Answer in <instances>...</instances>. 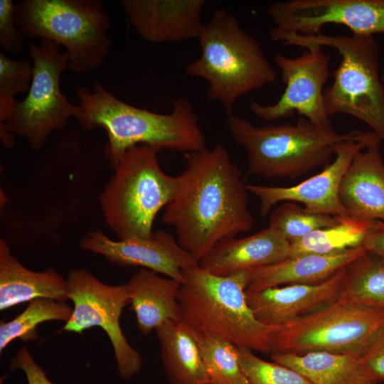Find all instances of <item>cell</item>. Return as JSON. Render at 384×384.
<instances>
[{"mask_svg": "<svg viewBox=\"0 0 384 384\" xmlns=\"http://www.w3.org/2000/svg\"><path fill=\"white\" fill-rule=\"evenodd\" d=\"M75 91L84 111L80 124L107 131L105 154L114 168L127 149L139 144L186 154L206 147L198 116L186 96L174 101L170 113L159 114L125 103L100 83L91 90L78 86Z\"/></svg>", "mask_w": 384, "mask_h": 384, "instance_id": "cell-2", "label": "cell"}, {"mask_svg": "<svg viewBox=\"0 0 384 384\" xmlns=\"http://www.w3.org/2000/svg\"><path fill=\"white\" fill-rule=\"evenodd\" d=\"M28 45L33 61L31 85L25 99L16 102L0 125V134L5 146L14 144L9 134L14 132L38 151L49 134L65 127L71 117L80 123L84 111L80 105L72 104L60 90L61 74L69 65L68 52H60L59 44L46 38H41L39 44Z\"/></svg>", "mask_w": 384, "mask_h": 384, "instance_id": "cell-9", "label": "cell"}, {"mask_svg": "<svg viewBox=\"0 0 384 384\" xmlns=\"http://www.w3.org/2000/svg\"><path fill=\"white\" fill-rule=\"evenodd\" d=\"M303 48L304 53L295 58L275 55L274 60L285 88L274 104L250 102V110L257 117L273 122L297 113L311 123L331 124L324 102V86L332 74L330 55L316 44H307Z\"/></svg>", "mask_w": 384, "mask_h": 384, "instance_id": "cell-12", "label": "cell"}, {"mask_svg": "<svg viewBox=\"0 0 384 384\" xmlns=\"http://www.w3.org/2000/svg\"><path fill=\"white\" fill-rule=\"evenodd\" d=\"M368 253L379 258L384 263V221L373 220L362 242Z\"/></svg>", "mask_w": 384, "mask_h": 384, "instance_id": "cell-35", "label": "cell"}, {"mask_svg": "<svg viewBox=\"0 0 384 384\" xmlns=\"http://www.w3.org/2000/svg\"><path fill=\"white\" fill-rule=\"evenodd\" d=\"M33 73L31 61L14 60L0 53V125L15 107V96L28 92Z\"/></svg>", "mask_w": 384, "mask_h": 384, "instance_id": "cell-30", "label": "cell"}, {"mask_svg": "<svg viewBox=\"0 0 384 384\" xmlns=\"http://www.w3.org/2000/svg\"><path fill=\"white\" fill-rule=\"evenodd\" d=\"M73 307L66 301L39 298L31 301L28 306L18 316L8 321H1L0 351L15 339L23 342L35 341L38 338V326L48 321L67 322Z\"/></svg>", "mask_w": 384, "mask_h": 384, "instance_id": "cell-27", "label": "cell"}, {"mask_svg": "<svg viewBox=\"0 0 384 384\" xmlns=\"http://www.w3.org/2000/svg\"><path fill=\"white\" fill-rule=\"evenodd\" d=\"M380 142L373 132H363L357 138L337 144L334 160L321 172L298 184L288 187L247 184V189L258 198L262 216L267 215L277 203L285 201L302 203L304 210L311 213L348 215L339 196L342 178L358 151Z\"/></svg>", "mask_w": 384, "mask_h": 384, "instance_id": "cell-14", "label": "cell"}, {"mask_svg": "<svg viewBox=\"0 0 384 384\" xmlns=\"http://www.w3.org/2000/svg\"><path fill=\"white\" fill-rule=\"evenodd\" d=\"M366 252L362 247L329 254H307L250 270L247 291H260L280 285L323 282Z\"/></svg>", "mask_w": 384, "mask_h": 384, "instance_id": "cell-20", "label": "cell"}, {"mask_svg": "<svg viewBox=\"0 0 384 384\" xmlns=\"http://www.w3.org/2000/svg\"><path fill=\"white\" fill-rule=\"evenodd\" d=\"M339 196L350 215L384 221V162L380 142L355 155L342 178Z\"/></svg>", "mask_w": 384, "mask_h": 384, "instance_id": "cell-19", "label": "cell"}, {"mask_svg": "<svg viewBox=\"0 0 384 384\" xmlns=\"http://www.w3.org/2000/svg\"><path fill=\"white\" fill-rule=\"evenodd\" d=\"M192 329L209 384H251L241 368L235 345Z\"/></svg>", "mask_w": 384, "mask_h": 384, "instance_id": "cell-28", "label": "cell"}, {"mask_svg": "<svg viewBox=\"0 0 384 384\" xmlns=\"http://www.w3.org/2000/svg\"><path fill=\"white\" fill-rule=\"evenodd\" d=\"M226 127L246 152L248 173L266 178H294L325 167L331 163L337 144L363 132L354 129L341 134L331 124H316L304 117L296 124L257 127L233 114L228 116Z\"/></svg>", "mask_w": 384, "mask_h": 384, "instance_id": "cell-4", "label": "cell"}, {"mask_svg": "<svg viewBox=\"0 0 384 384\" xmlns=\"http://www.w3.org/2000/svg\"><path fill=\"white\" fill-rule=\"evenodd\" d=\"M345 267L319 284H289L255 292L246 290L247 303L256 318L264 324H285L338 299Z\"/></svg>", "mask_w": 384, "mask_h": 384, "instance_id": "cell-17", "label": "cell"}, {"mask_svg": "<svg viewBox=\"0 0 384 384\" xmlns=\"http://www.w3.org/2000/svg\"><path fill=\"white\" fill-rule=\"evenodd\" d=\"M14 18L26 38L63 46L75 73L100 68L112 48L110 18L99 0H23L15 4Z\"/></svg>", "mask_w": 384, "mask_h": 384, "instance_id": "cell-8", "label": "cell"}, {"mask_svg": "<svg viewBox=\"0 0 384 384\" xmlns=\"http://www.w3.org/2000/svg\"><path fill=\"white\" fill-rule=\"evenodd\" d=\"M267 14L275 33L314 36L332 23L353 34H384V0H289L272 4Z\"/></svg>", "mask_w": 384, "mask_h": 384, "instance_id": "cell-13", "label": "cell"}, {"mask_svg": "<svg viewBox=\"0 0 384 384\" xmlns=\"http://www.w3.org/2000/svg\"><path fill=\"white\" fill-rule=\"evenodd\" d=\"M383 319L384 307L338 299L307 315L274 326L270 334V353L359 355Z\"/></svg>", "mask_w": 384, "mask_h": 384, "instance_id": "cell-10", "label": "cell"}, {"mask_svg": "<svg viewBox=\"0 0 384 384\" xmlns=\"http://www.w3.org/2000/svg\"><path fill=\"white\" fill-rule=\"evenodd\" d=\"M9 366L11 370H22L28 384H55L48 378L43 369L35 361L26 347H22L18 351L11 360Z\"/></svg>", "mask_w": 384, "mask_h": 384, "instance_id": "cell-34", "label": "cell"}, {"mask_svg": "<svg viewBox=\"0 0 384 384\" xmlns=\"http://www.w3.org/2000/svg\"><path fill=\"white\" fill-rule=\"evenodd\" d=\"M241 368L251 384H314L299 372L265 361L252 351L238 347Z\"/></svg>", "mask_w": 384, "mask_h": 384, "instance_id": "cell-31", "label": "cell"}, {"mask_svg": "<svg viewBox=\"0 0 384 384\" xmlns=\"http://www.w3.org/2000/svg\"><path fill=\"white\" fill-rule=\"evenodd\" d=\"M81 247L121 266H138L182 283L185 270L198 264L171 234L158 230L148 238L114 240L99 230L90 231Z\"/></svg>", "mask_w": 384, "mask_h": 384, "instance_id": "cell-15", "label": "cell"}, {"mask_svg": "<svg viewBox=\"0 0 384 384\" xmlns=\"http://www.w3.org/2000/svg\"><path fill=\"white\" fill-rule=\"evenodd\" d=\"M185 158L178 189L161 222L174 228L178 244L198 262L220 241L251 230L253 218L240 168L222 144Z\"/></svg>", "mask_w": 384, "mask_h": 384, "instance_id": "cell-1", "label": "cell"}, {"mask_svg": "<svg viewBox=\"0 0 384 384\" xmlns=\"http://www.w3.org/2000/svg\"><path fill=\"white\" fill-rule=\"evenodd\" d=\"M198 39L201 55L185 73L208 82V100L220 103L228 116L241 97L275 81L276 70L259 42L225 10L213 12Z\"/></svg>", "mask_w": 384, "mask_h": 384, "instance_id": "cell-3", "label": "cell"}, {"mask_svg": "<svg viewBox=\"0 0 384 384\" xmlns=\"http://www.w3.org/2000/svg\"><path fill=\"white\" fill-rule=\"evenodd\" d=\"M178 292L181 318L192 329L223 338L237 347L270 353L274 326L260 322L250 307V270L218 276L198 264L185 270Z\"/></svg>", "mask_w": 384, "mask_h": 384, "instance_id": "cell-5", "label": "cell"}, {"mask_svg": "<svg viewBox=\"0 0 384 384\" xmlns=\"http://www.w3.org/2000/svg\"><path fill=\"white\" fill-rule=\"evenodd\" d=\"M271 358L299 372L314 384H380L372 379L358 355L353 353H271Z\"/></svg>", "mask_w": 384, "mask_h": 384, "instance_id": "cell-24", "label": "cell"}, {"mask_svg": "<svg viewBox=\"0 0 384 384\" xmlns=\"http://www.w3.org/2000/svg\"><path fill=\"white\" fill-rule=\"evenodd\" d=\"M373 222L350 215L341 217L337 224L314 230L291 242L288 257L307 254H334L362 246Z\"/></svg>", "mask_w": 384, "mask_h": 384, "instance_id": "cell-25", "label": "cell"}, {"mask_svg": "<svg viewBox=\"0 0 384 384\" xmlns=\"http://www.w3.org/2000/svg\"><path fill=\"white\" fill-rule=\"evenodd\" d=\"M270 38L285 46L304 48L316 44L336 49L341 55L332 73V84L324 90L327 115L346 114L360 119L384 141V87L379 74L378 50L372 35L303 36L270 32Z\"/></svg>", "mask_w": 384, "mask_h": 384, "instance_id": "cell-6", "label": "cell"}, {"mask_svg": "<svg viewBox=\"0 0 384 384\" xmlns=\"http://www.w3.org/2000/svg\"><path fill=\"white\" fill-rule=\"evenodd\" d=\"M66 279L73 310L62 331L80 334L92 327H100L112 343L119 375L128 379L137 374L142 359L129 343L119 322L123 309L130 304L125 284H105L82 267L71 271Z\"/></svg>", "mask_w": 384, "mask_h": 384, "instance_id": "cell-11", "label": "cell"}, {"mask_svg": "<svg viewBox=\"0 0 384 384\" xmlns=\"http://www.w3.org/2000/svg\"><path fill=\"white\" fill-rule=\"evenodd\" d=\"M358 358L374 381L384 382V319L361 349Z\"/></svg>", "mask_w": 384, "mask_h": 384, "instance_id": "cell-32", "label": "cell"}, {"mask_svg": "<svg viewBox=\"0 0 384 384\" xmlns=\"http://www.w3.org/2000/svg\"><path fill=\"white\" fill-rule=\"evenodd\" d=\"M125 285L138 329L144 335L168 320L181 319L179 282L141 268Z\"/></svg>", "mask_w": 384, "mask_h": 384, "instance_id": "cell-22", "label": "cell"}, {"mask_svg": "<svg viewBox=\"0 0 384 384\" xmlns=\"http://www.w3.org/2000/svg\"><path fill=\"white\" fill-rule=\"evenodd\" d=\"M339 299L384 307V263L366 252L345 267Z\"/></svg>", "mask_w": 384, "mask_h": 384, "instance_id": "cell-26", "label": "cell"}, {"mask_svg": "<svg viewBox=\"0 0 384 384\" xmlns=\"http://www.w3.org/2000/svg\"><path fill=\"white\" fill-rule=\"evenodd\" d=\"M131 26L144 41L160 43L198 38L205 0H123Z\"/></svg>", "mask_w": 384, "mask_h": 384, "instance_id": "cell-16", "label": "cell"}, {"mask_svg": "<svg viewBox=\"0 0 384 384\" xmlns=\"http://www.w3.org/2000/svg\"><path fill=\"white\" fill-rule=\"evenodd\" d=\"M157 153L144 144L127 149L99 196L105 220L119 239L151 237L156 215L177 193L178 176L161 169Z\"/></svg>", "mask_w": 384, "mask_h": 384, "instance_id": "cell-7", "label": "cell"}, {"mask_svg": "<svg viewBox=\"0 0 384 384\" xmlns=\"http://www.w3.org/2000/svg\"><path fill=\"white\" fill-rule=\"evenodd\" d=\"M290 243L268 227L242 238H228L215 245L199 262L206 271L228 276L273 264L289 257Z\"/></svg>", "mask_w": 384, "mask_h": 384, "instance_id": "cell-18", "label": "cell"}, {"mask_svg": "<svg viewBox=\"0 0 384 384\" xmlns=\"http://www.w3.org/2000/svg\"><path fill=\"white\" fill-rule=\"evenodd\" d=\"M39 298L67 301V279L53 268L42 272L26 268L1 240L0 310Z\"/></svg>", "mask_w": 384, "mask_h": 384, "instance_id": "cell-21", "label": "cell"}, {"mask_svg": "<svg viewBox=\"0 0 384 384\" xmlns=\"http://www.w3.org/2000/svg\"><path fill=\"white\" fill-rule=\"evenodd\" d=\"M341 218L340 216L309 213L295 202L285 201L272 211L269 227L291 243L314 230L333 226Z\"/></svg>", "mask_w": 384, "mask_h": 384, "instance_id": "cell-29", "label": "cell"}, {"mask_svg": "<svg viewBox=\"0 0 384 384\" xmlns=\"http://www.w3.org/2000/svg\"><path fill=\"white\" fill-rule=\"evenodd\" d=\"M381 80H382V82H383V87H384V73H383V74L382 76H381Z\"/></svg>", "mask_w": 384, "mask_h": 384, "instance_id": "cell-36", "label": "cell"}, {"mask_svg": "<svg viewBox=\"0 0 384 384\" xmlns=\"http://www.w3.org/2000/svg\"><path fill=\"white\" fill-rule=\"evenodd\" d=\"M14 5L11 0L0 1V45L6 53L16 54L24 50L26 37L15 23Z\"/></svg>", "mask_w": 384, "mask_h": 384, "instance_id": "cell-33", "label": "cell"}, {"mask_svg": "<svg viewBox=\"0 0 384 384\" xmlns=\"http://www.w3.org/2000/svg\"><path fill=\"white\" fill-rule=\"evenodd\" d=\"M161 358L170 384H209L193 329L182 319L156 329Z\"/></svg>", "mask_w": 384, "mask_h": 384, "instance_id": "cell-23", "label": "cell"}]
</instances>
